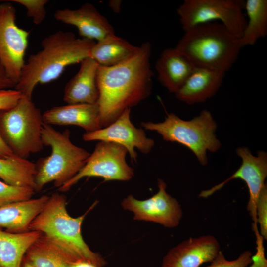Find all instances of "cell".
<instances>
[{"label": "cell", "mask_w": 267, "mask_h": 267, "mask_svg": "<svg viewBox=\"0 0 267 267\" xmlns=\"http://www.w3.org/2000/svg\"><path fill=\"white\" fill-rule=\"evenodd\" d=\"M151 44H142L131 55L110 66L99 65L97 82L102 128L116 120L127 108L147 98L152 89Z\"/></svg>", "instance_id": "1"}, {"label": "cell", "mask_w": 267, "mask_h": 267, "mask_svg": "<svg viewBox=\"0 0 267 267\" xmlns=\"http://www.w3.org/2000/svg\"><path fill=\"white\" fill-rule=\"evenodd\" d=\"M95 41L77 38L71 32L59 30L45 37L42 48L25 61L15 89L32 99L35 87L58 78L66 68L89 57Z\"/></svg>", "instance_id": "2"}, {"label": "cell", "mask_w": 267, "mask_h": 267, "mask_svg": "<svg viewBox=\"0 0 267 267\" xmlns=\"http://www.w3.org/2000/svg\"><path fill=\"white\" fill-rule=\"evenodd\" d=\"M87 213L77 217L71 216L65 197L55 193L49 196L44 208L30 223L28 230L41 233L72 263L86 261L103 267L105 260L90 250L82 235L81 226Z\"/></svg>", "instance_id": "3"}, {"label": "cell", "mask_w": 267, "mask_h": 267, "mask_svg": "<svg viewBox=\"0 0 267 267\" xmlns=\"http://www.w3.org/2000/svg\"><path fill=\"white\" fill-rule=\"evenodd\" d=\"M184 32L175 48L195 67L225 73L243 47L240 38L219 22L198 25Z\"/></svg>", "instance_id": "4"}, {"label": "cell", "mask_w": 267, "mask_h": 267, "mask_svg": "<svg viewBox=\"0 0 267 267\" xmlns=\"http://www.w3.org/2000/svg\"><path fill=\"white\" fill-rule=\"evenodd\" d=\"M42 139L44 146L51 147V153L35 163V191L52 182L59 188L83 168L90 153L72 142L68 129L61 132L44 123Z\"/></svg>", "instance_id": "5"}, {"label": "cell", "mask_w": 267, "mask_h": 267, "mask_svg": "<svg viewBox=\"0 0 267 267\" xmlns=\"http://www.w3.org/2000/svg\"><path fill=\"white\" fill-rule=\"evenodd\" d=\"M141 125L146 130L157 132L166 141L177 142L187 147L202 166L208 163L207 152H217L221 146L215 134L217 123L206 109L190 120L171 113L163 122H142Z\"/></svg>", "instance_id": "6"}, {"label": "cell", "mask_w": 267, "mask_h": 267, "mask_svg": "<svg viewBox=\"0 0 267 267\" xmlns=\"http://www.w3.org/2000/svg\"><path fill=\"white\" fill-rule=\"evenodd\" d=\"M43 124L40 109L23 96L12 108L0 112V134L13 154L21 158L43 150Z\"/></svg>", "instance_id": "7"}, {"label": "cell", "mask_w": 267, "mask_h": 267, "mask_svg": "<svg viewBox=\"0 0 267 267\" xmlns=\"http://www.w3.org/2000/svg\"><path fill=\"white\" fill-rule=\"evenodd\" d=\"M241 0H185L177 10L184 31L197 25L220 22L240 38L247 23Z\"/></svg>", "instance_id": "8"}, {"label": "cell", "mask_w": 267, "mask_h": 267, "mask_svg": "<svg viewBox=\"0 0 267 267\" xmlns=\"http://www.w3.org/2000/svg\"><path fill=\"white\" fill-rule=\"evenodd\" d=\"M127 153V149L118 144L99 141L83 168L58 188L59 190H69L84 177H100L105 181L131 179L134 176V170L126 162Z\"/></svg>", "instance_id": "9"}, {"label": "cell", "mask_w": 267, "mask_h": 267, "mask_svg": "<svg viewBox=\"0 0 267 267\" xmlns=\"http://www.w3.org/2000/svg\"><path fill=\"white\" fill-rule=\"evenodd\" d=\"M0 4V59L9 77L17 84L28 46L29 32L16 23V9L10 2Z\"/></svg>", "instance_id": "10"}, {"label": "cell", "mask_w": 267, "mask_h": 267, "mask_svg": "<svg viewBox=\"0 0 267 267\" xmlns=\"http://www.w3.org/2000/svg\"><path fill=\"white\" fill-rule=\"evenodd\" d=\"M237 155L241 159L239 168L228 178L210 189L202 191L199 197L207 198L222 188L227 183L235 178L243 180L248 189L249 198L247 209L253 221L255 234L259 232L257 227L256 205L258 196L264 186L267 176V153L259 151L253 155L247 147L236 149Z\"/></svg>", "instance_id": "11"}, {"label": "cell", "mask_w": 267, "mask_h": 267, "mask_svg": "<svg viewBox=\"0 0 267 267\" xmlns=\"http://www.w3.org/2000/svg\"><path fill=\"white\" fill-rule=\"evenodd\" d=\"M158 192L145 200H138L129 195L122 200L121 206L134 213L135 220L154 222L168 228L175 227L182 218L181 205L168 193L167 185L162 179H158Z\"/></svg>", "instance_id": "12"}, {"label": "cell", "mask_w": 267, "mask_h": 267, "mask_svg": "<svg viewBox=\"0 0 267 267\" xmlns=\"http://www.w3.org/2000/svg\"><path fill=\"white\" fill-rule=\"evenodd\" d=\"M131 108L125 110L120 116L107 127L83 135L85 141H99L113 142L125 147L133 162H136L137 148L147 154L154 146V140L147 137L142 128H136L131 122Z\"/></svg>", "instance_id": "13"}, {"label": "cell", "mask_w": 267, "mask_h": 267, "mask_svg": "<svg viewBox=\"0 0 267 267\" xmlns=\"http://www.w3.org/2000/svg\"><path fill=\"white\" fill-rule=\"evenodd\" d=\"M220 245L213 236L190 238L171 249L163 259L166 267H199L211 262L220 252Z\"/></svg>", "instance_id": "14"}, {"label": "cell", "mask_w": 267, "mask_h": 267, "mask_svg": "<svg viewBox=\"0 0 267 267\" xmlns=\"http://www.w3.org/2000/svg\"><path fill=\"white\" fill-rule=\"evenodd\" d=\"M54 17L58 21L76 27L83 38L97 42L115 34L107 19L89 3L77 9L57 10Z\"/></svg>", "instance_id": "15"}, {"label": "cell", "mask_w": 267, "mask_h": 267, "mask_svg": "<svg viewBox=\"0 0 267 267\" xmlns=\"http://www.w3.org/2000/svg\"><path fill=\"white\" fill-rule=\"evenodd\" d=\"M43 122L50 125H74L86 133L102 128L99 110L96 104H74L53 107L42 114Z\"/></svg>", "instance_id": "16"}, {"label": "cell", "mask_w": 267, "mask_h": 267, "mask_svg": "<svg viewBox=\"0 0 267 267\" xmlns=\"http://www.w3.org/2000/svg\"><path fill=\"white\" fill-rule=\"evenodd\" d=\"M80 63L79 71L65 85L64 101L67 104H96L99 98L97 82L99 65L90 57Z\"/></svg>", "instance_id": "17"}, {"label": "cell", "mask_w": 267, "mask_h": 267, "mask_svg": "<svg viewBox=\"0 0 267 267\" xmlns=\"http://www.w3.org/2000/svg\"><path fill=\"white\" fill-rule=\"evenodd\" d=\"M225 73L199 67L193 70L175 94L179 100L187 104L202 103L218 91Z\"/></svg>", "instance_id": "18"}, {"label": "cell", "mask_w": 267, "mask_h": 267, "mask_svg": "<svg viewBox=\"0 0 267 267\" xmlns=\"http://www.w3.org/2000/svg\"><path fill=\"white\" fill-rule=\"evenodd\" d=\"M194 67L175 47L164 49L155 64L158 80L169 92L174 94L184 83Z\"/></svg>", "instance_id": "19"}, {"label": "cell", "mask_w": 267, "mask_h": 267, "mask_svg": "<svg viewBox=\"0 0 267 267\" xmlns=\"http://www.w3.org/2000/svg\"><path fill=\"white\" fill-rule=\"evenodd\" d=\"M49 198L43 195L0 206V227L12 232L28 231L30 223L42 210Z\"/></svg>", "instance_id": "20"}, {"label": "cell", "mask_w": 267, "mask_h": 267, "mask_svg": "<svg viewBox=\"0 0 267 267\" xmlns=\"http://www.w3.org/2000/svg\"><path fill=\"white\" fill-rule=\"evenodd\" d=\"M41 235L36 231L12 232L0 229V267H21L27 251Z\"/></svg>", "instance_id": "21"}, {"label": "cell", "mask_w": 267, "mask_h": 267, "mask_svg": "<svg viewBox=\"0 0 267 267\" xmlns=\"http://www.w3.org/2000/svg\"><path fill=\"white\" fill-rule=\"evenodd\" d=\"M122 38L115 34L95 42L89 56L100 66H110L124 60L137 49Z\"/></svg>", "instance_id": "22"}, {"label": "cell", "mask_w": 267, "mask_h": 267, "mask_svg": "<svg viewBox=\"0 0 267 267\" xmlns=\"http://www.w3.org/2000/svg\"><path fill=\"white\" fill-rule=\"evenodd\" d=\"M35 164L27 159L14 155L7 158L0 157V178L9 184L35 190Z\"/></svg>", "instance_id": "23"}, {"label": "cell", "mask_w": 267, "mask_h": 267, "mask_svg": "<svg viewBox=\"0 0 267 267\" xmlns=\"http://www.w3.org/2000/svg\"><path fill=\"white\" fill-rule=\"evenodd\" d=\"M244 8L248 20L240 38L243 47L254 45L267 35V0H247L244 2Z\"/></svg>", "instance_id": "24"}, {"label": "cell", "mask_w": 267, "mask_h": 267, "mask_svg": "<svg viewBox=\"0 0 267 267\" xmlns=\"http://www.w3.org/2000/svg\"><path fill=\"white\" fill-rule=\"evenodd\" d=\"M24 258L36 267H68L72 263L62 250L42 234Z\"/></svg>", "instance_id": "25"}, {"label": "cell", "mask_w": 267, "mask_h": 267, "mask_svg": "<svg viewBox=\"0 0 267 267\" xmlns=\"http://www.w3.org/2000/svg\"><path fill=\"white\" fill-rule=\"evenodd\" d=\"M34 189L12 185L0 179V206L32 198Z\"/></svg>", "instance_id": "26"}, {"label": "cell", "mask_w": 267, "mask_h": 267, "mask_svg": "<svg viewBox=\"0 0 267 267\" xmlns=\"http://www.w3.org/2000/svg\"><path fill=\"white\" fill-rule=\"evenodd\" d=\"M23 5L27 10V15L36 25L41 24L46 16L45 5L48 0H7Z\"/></svg>", "instance_id": "27"}, {"label": "cell", "mask_w": 267, "mask_h": 267, "mask_svg": "<svg viewBox=\"0 0 267 267\" xmlns=\"http://www.w3.org/2000/svg\"><path fill=\"white\" fill-rule=\"evenodd\" d=\"M252 255L251 251H245L236 259L228 260L220 251L207 267H247L252 262Z\"/></svg>", "instance_id": "28"}, {"label": "cell", "mask_w": 267, "mask_h": 267, "mask_svg": "<svg viewBox=\"0 0 267 267\" xmlns=\"http://www.w3.org/2000/svg\"><path fill=\"white\" fill-rule=\"evenodd\" d=\"M257 223L260 227L259 233L263 238L267 239V186L262 189L256 205Z\"/></svg>", "instance_id": "29"}, {"label": "cell", "mask_w": 267, "mask_h": 267, "mask_svg": "<svg viewBox=\"0 0 267 267\" xmlns=\"http://www.w3.org/2000/svg\"><path fill=\"white\" fill-rule=\"evenodd\" d=\"M21 97V93L15 89L0 90V112L12 108Z\"/></svg>", "instance_id": "30"}, {"label": "cell", "mask_w": 267, "mask_h": 267, "mask_svg": "<svg viewBox=\"0 0 267 267\" xmlns=\"http://www.w3.org/2000/svg\"><path fill=\"white\" fill-rule=\"evenodd\" d=\"M256 252L251 256L252 262L249 267H267V260L265 257L263 237L260 234L256 236Z\"/></svg>", "instance_id": "31"}, {"label": "cell", "mask_w": 267, "mask_h": 267, "mask_svg": "<svg viewBox=\"0 0 267 267\" xmlns=\"http://www.w3.org/2000/svg\"><path fill=\"white\" fill-rule=\"evenodd\" d=\"M16 84L8 76L0 59V90L15 87Z\"/></svg>", "instance_id": "32"}, {"label": "cell", "mask_w": 267, "mask_h": 267, "mask_svg": "<svg viewBox=\"0 0 267 267\" xmlns=\"http://www.w3.org/2000/svg\"><path fill=\"white\" fill-rule=\"evenodd\" d=\"M13 155L12 151L6 144L0 134V157L7 158Z\"/></svg>", "instance_id": "33"}, {"label": "cell", "mask_w": 267, "mask_h": 267, "mask_svg": "<svg viewBox=\"0 0 267 267\" xmlns=\"http://www.w3.org/2000/svg\"><path fill=\"white\" fill-rule=\"evenodd\" d=\"M68 267H103L86 261H79L70 264Z\"/></svg>", "instance_id": "34"}, {"label": "cell", "mask_w": 267, "mask_h": 267, "mask_svg": "<svg viewBox=\"0 0 267 267\" xmlns=\"http://www.w3.org/2000/svg\"><path fill=\"white\" fill-rule=\"evenodd\" d=\"M122 1L119 0H112L109 2V6L115 13H119L121 10Z\"/></svg>", "instance_id": "35"}, {"label": "cell", "mask_w": 267, "mask_h": 267, "mask_svg": "<svg viewBox=\"0 0 267 267\" xmlns=\"http://www.w3.org/2000/svg\"><path fill=\"white\" fill-rule=\"evenodd\" d=\"M21 267H36L23 258Z\"/></svg>", "instance_id": "36"}, {"label": "cell", "mask_w": 267, "mask_h": 267, "mask_svg": "<svg viewBox=\"0 0 267 267\" xmlns=\"http://www.w3.org/2000/svg\"><path fill=\"white\" fill-rule=\"evenodd\" d=\"M161 267H164V266H162Z\"/></svg>", "instance_id": "37"}]
</instances>
